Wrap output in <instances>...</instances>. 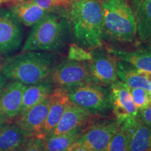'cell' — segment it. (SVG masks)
I'll use <instances>...</instances> for the list:
<instances>
[{"mask_svg":"<svg viewBox=\"0 0 151 151\" xmlns=\"http://www.w3.org/2000/svg\"><path fill=\"white\" fill-rule=\"evenodd\" d=\"M117 75L120 81L129 88H141L151 92V73L132 67L118 60Z\"/></svg>","mask_w":151,"mask_h":151,"instance_id":"18","label":"cell"},{"mask_svg":"<svg viewBox=\"0 0 151 151\" xmlns=\"http://www.w3.org/2000/svg\"><path fill=\"white\" fill-rule=\"evenodd\" d=\"M129 151H151V125L139 121L130 137Z\"/></svg>","mask_w":151,"mask_h":151,"instance_id":"23","label":"cell"},{"mask_svg":"<svg viewBox=\"0 0 151 151\" xmlns=\"http://www.w3.org/2000/svg\"><path fill=\"white\" fill-rule=\"evenodd\" d=\"M82 130L63 134H50L41 139L46 151H67L76 141Z\"/></svg>","mask_w":151,"mask_h":151,"instance_id":"22","label":"cell"},{"mask_svg":"<svg viewBox=\"0 0 151 151\" xmlns=\"http://www.w3.org/2000/svg\"><path fill=\"white\" fill-rule=\"evenodd\" d=\"M29 137L14 122H9L0 131V151H20Z\"/></svg>","mask_w":151,"mask_h":151,"instance_id":"19","label":"cell"},{"mask_svg":"<svg viewBox=\"0 0 151 151\" xmlns=\"http://www.w3.org/2000/svg\"><path fill=\"white\" fill-rule=\"evenodd\" d=\"M49 105L50 101L48 97L39 104L17 117L14 122L23 129L29 137L41 139Z\"/></svg>","mask_w":151,"mask_h":151,"instance_id":"13","label":"cell"},{"mask_svg":"<svg viewBox=\"0 0 151 151\" xmlns=\"http://www.w3.org/2000/svg\"><path fill=\"white\" fill-rule=\"evenodd\" d=\"M68 59L76 62H88L92 59L91 51H88L77 43H71L68 50Z\"/></svg>","mask_w":151,"mask_h":151,"instance_id":"25","label":"cell"},{"mask_svg":"<svg viewBox=\"0 0 151 151\" xmlns=\"http://www.w3.org/2000/svg\"><path fill=\"white\" fill-rule=\"evenodd\" d=\"M23 37L22 24L10 11L0 8V55H8L16 51Z\"/></svg>","mask_w":151,"mask_h":151,"instance_id":"9","label":"cell"},{"mask_svg":"<svg viewBox=\"0 0 151 151\" xmlns=\"http://www.w3.org/2000/svg\"><path fill=\"white\" fill-rule=\"evenodd\" d=\"M67 151H93V150H89V149L83 148V147H81V146H76V145L73 144L72 146L68 149Z\"/></svg>","mask_w":151,"mask_h":151,"instance_id":"29","label":"cell"},{"mask_svg":"<svg viewBox=\"0 0 151 151\" xmlns=\"http://www.w3.org/2000/svg\"><path fill=\"white\" fill-rule=\"evenodd\" d=\"M27 86L17 81L6 84L0 92V119L14 122L20 115L22 97Z\"/></svg>","mask_w":151,"mask_h":151,"instance_id":"11","label":"cell"},{"mask_svg":"<svg viewBox=\"0 0 151 151\" xmlns=\"http://www.w3.org/2000/svg\"><path fill=\"white\" fill-rule=\"evenodd\" d=\"M107 51L118 60L124 62L140 70L151 73V48L143 47L125 49L117 46H105Z\"/></svg>","mask_w":151,"mask_h":151,"instance_id":"16","label":"cell"},{"mask_svg":"<svg viewBox=\"0 0 151 151\" xmlns=\"http://www.w3.org/2000/svg\"><path fill=\"white\" fill-rule=\"evenodd\" d=\"M137 118L142 123L151 125V105L143 110L139 111Z\"/></svg>","mask_w":151,"mask_h":151,"instance_id":"28","label":"cell"},{"mask_svg":"<svg viewBox=\"0 0 151 151\" xmlns=\"http://www.w3.org/2000/svg\"><path fill=\"white\" fill-rule=\"evenodd\" d=\"M48 12L67 8L69 0H32Z\"/></svg>","mask_w":151,"mask_h":151,"instance_id":"26","label":"cell"},{"mask_svg":"<svg viewBox=\"0 0 151 151\" xmlns=\"http://www.w3.org/2000/svg\"><path fill=\"white\" fill-rule=\"evenodd\" d=\"M66 90L71 102L92 114L103 117L112 111L110 90L106 87L92 83Z\"/></svg>","mask_w":151,"mask_h":151,"instance_id":"5","label":"cell"},{"mask_svg":"<svg viewBox=\"0 0 151 151\" xmlns=\"http://www.w3.org/2000/svg\"><path fill=\"white\" fill-rule=\"evenodd\" d=\"M137 24V39L151 48V0H129Z\"/></svg>","mask_w":151,"mask_h":151,"instance_id":"15","label":"cell"},{"mask_svg":"<svg viewBox=\"0 0 151 151\" xmlns=\"http://www.w3.org/2000/svg\"><path fill=\"white\" fill-rule=\"evenodd\" d=\"M7 79L6 78V77L4 76L2 73L0 72V92L4 88V87L6 86V84L7 83Z\"/></svg>","mask_w":151,"mask_h":151,"instance_id":"30","label":"cell"},{"mask_svg":"<svg viewBox=\"0 0 151 151\" xmlns=\"http://www.w3.org/2000/svg\"><path fill=\"white\" fill-rule=\"evenodd\" d=\"M109 90L111 109L119 125L137 119L139 111L132 99L129 87L118 80L111 85Z\"/></svg>","mask_w":151,"mask_h":151,"instance_id":"10","label":"cell"},{"mask_svg":"<svg viewBox=\"0 0 151 151\" xmlns=\"http://www.w3.org/2000/svg\"><path fill=\"white\" fill-rule=\"evenodd\" d=\"M46 81L51 83L55 87L65 90L80 85L94 83L87 62H76L68 58L55 66Z\"/></svg>","mask_w":151,"mask_h":151,"instance_id":"6","label":"cell"},{"mask_svg":"<svg viewBox=\"0 0 151 151\" xmlns=\"http://www.w3.org/2000/svg\"><path fill=\"white\" fill-rule=\"evenodd\" d=\"M1 4H2V2H1V0H0V6H1Z\"/></svg>","mask_w":151,"mask_h":151,"instance_id":"33","label":"cell"},{"mask_svg":"<svg viewBox=\"0 0 151 151\" xmlns=\"http://www.w3.org/2000/svg\"><path fill=\"white\" fill-rule=\"evenodd\" d=\"M56 55L48 51H24L9 58L0 68L7 80L26 86L46 81L55 66Z\"/></svg>","mask_w":151,"mask_h":151,"instance_id":"2","label":"cell"},{"mask_svg":"<svg viewBox=\"0 0 151 151\" xmlns=\"http://www.w3.org/2000/svg\"><path fill=\"white\" fill-rule=\"evenodd\" d=\"M99 118V116L71 102L50 134H63L76 130H82Z\"/></svg>","mask_w":151,"mask_h":151,"instance_id":"12","label":"cell"},{"mask_svg":"<svg viewBox=\"0 0 151 151\" xmlns=\"http://www.w3.org/2000/svg\"><path fill=\"white\" fill-rule=\"evenodd\" d=\"M70 32L66 8L48 12L32 26L22 52L58 51L65 45Z\"/></svg>","mask_w":151,"mask_h":151,"instance_id":"3","label":"cell"},{"mask_svg":"<svg viewBox=\"0 0 151 151\" xmlns=\"http://www.w3.org/2000/svg\"><path fill=\"white\" fill-rule=\"evenodd\" d=\"M90 51L92 59L87 64L92 79L96 83L110 87L119 80L117 75L118 59L104 46Z\"/></svg>","mask_w":151,"mask_h":151,"instance_id":"8","label":"cell"},{"mask_svg":"<svg viewBox=\"0 0 151 151\" xmlns=\"http://www.w3.org/2000/svg\"><path fill=\"white\" fill-rule=\"evenodd\" d=\"M9 11L15 18L26 27H32L48 14L32 0H18L11 4Z\"/></svg>","mask_w":151,"mask_h":151,"instance_id":"17","label":"cell"},{"mask_svg":"<svg viewBox=\"0 0 151 151\" xmlns=\"http://www.w3.org/2000/svg\"><path fill=\"white\" fill-rule=\"evenodd\" d=\"M54 88V85L48 81H43L27 86L22 97L20 115H22V113L47 99Z\"/></svg>","mask_w":151,"mask_h":151,"instance_id":"20","label":"cell"},{"mask_svg":"<svg viewBox=\"0 0 151 151\" xmlns=\"http://www.w3.org/2000/svg\"><path fill=\"white\" fill-rule=\"evenodd\" d=\"M103 41L129 44L137 39V24L129 0H102Z\"/></svg>","mask_w":151,"mask_h":151,"instance_id":"4","label":"cell"},{"mask_svg":"<svg viewBox=\"0 0 151 151\" xmlns=\"http://www.w3.org/2000/svg\"><path fill=\"white\" fill-rule=\"evenodd\" d=\"M7 122H9L5 121V120H1V119H0V131H1V128H2V127H4V126L5 124L7 123Z\"/></svg>","mask_w":151,"mask_h":151,"instance_id":"31","label":"cell"},{"mask_svg":"<svg viewBox=\"0 0 151 151\" xmlns=\"http://www.w3.org/2000/svg\"><path fill=\"white\" fill-rule=\"evenodd\" d=\"M66 15L77 44L88 50L104 46L99 0H69Z\"/></svg>","mask_w":151,"mask_h":151,"instance_id":"1","label":"cell"},{"mask_svg":"<svg viewBox=\"0 0 151 151\" xmlns=\"http://www.w3.org/2000/svg\"><path fill=\"white\" fill-rule=\"evenodd\" d=\"M18 1V0H1V2H2V4L4 3H14L15 2V1Z\"/></svg>","mask_w":151,"mask_h":151,"instance_id":"32","label":"cell"},{"mask_svg":"<svg viewBox=\"0 0 151 151\" xmlns=\"http://www.w3.org/2000/svg\"><path fill=\"white\" fill-rule=\"evenodd\" d=\"M138 122L139 120L137 118L120 124L118 130L111 138L105 151H129L130 137Z\"/></svg>","mask_w":151,"mask_h":151,"instance_id":"21","label":"cell"},{"mask_svg":"<svg viewBox=\"0 0 151 151\" xmlns=\"http://www.w3.org/2000/svg\"><path fill=\"white\" fill-rule=\"evenodd\" d=\"M20 151H46L42 140L36 137H30Z\"/></svg>","mask_w":151,"mask_h":151,"instance_id":"27","label":"cell"},{"mask_svg":"<svg viewBox=\"0 0 151 151\" xmlns=\"http://www.w3.org/2000/svg\"><path fill=\"white\" fill-rule=\"evenodd\" d=\"M134 103L138 109L141 111L151 105V92L141 88H129Z\"/></svg>","mask_w":151,"mask_h":151,"instance_id":"24","label":"cell"},{"mask_svg":"<svg viewBox=\"0 0 151 151\" xmlns=\"http://www.w3.org/2000/svg\"><path fill=\"white\" fill-rule=\"evenodd\" d=\"M119 127L115 118L100 117L83 129L73 144L93 151H105Z\"/></svg>","mask_w":151,"mask_h":151,"instance_id":"7","label":"cell"},{"mask_svg":"<svg viewBox=\"0 0 151 151\" xmlns=\"http://www.w3.org/2000/svg\"><path fill=\"white\" fill-rule=\"evenodd\" d=\"M48 98L50 105L43 126L41 139H44L51 134L61 119L67 107L71 102L68 96L67 90L58 87H55Z\"/></svg>","mask_w":151,"mask_h":151,"instance_id":"14","label":"cell"}]
</instances>
